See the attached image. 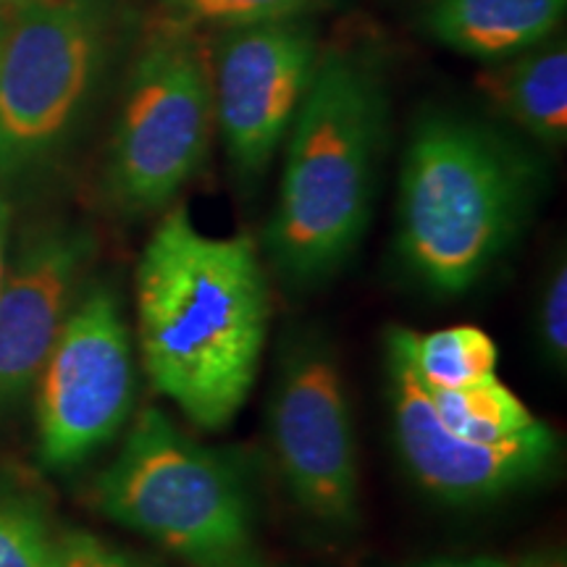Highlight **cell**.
<instances>
[{"instance_id":"17","label":"cell","mask_w":567,"mask_h":567,"mask_svg":"<svg viewBox=\"0 0 567 567\" xmlns=\"http://www.w3.org/2000/svg\"><path fill=\"white\" fill-rule=\"evenodd\" d=\"M53 544L55 536L38 507L0 494V567H48Z\"/></svg>"},{"instance_id":"4","label":"cell","mask_w":567,"mask_h":567,"mask_svg":"<svg viewBox=\"0 0 567 567\" xmlns=\"http://www.w3.org/2000/svg\"><path fill=\"white\" fill-rule=\"evenodd\" d=\"M122 42L116 0L0 9V176L38 172L69 145Z\"/></svg>"},{"instance_id":"20","label":"cell","mask_w":567,"mask_h":567,"mask_svg":"<svg viewBox=\"0 0 567 567\" xmlns=\"http://www.w3.org/2000/svg\"><path fill=\"white\" fill-rule=\"evenodd\" d=\"M415 567H513L507 559L494 557V555H473V557H442V559H429Z\"/></svg>"},{"instance_id":"23","label":"cell","mask_w":567,"mask_h":567,"mask_svg":"<svg viewBox=\"0 0 567 567\" xmlns=\"http://www.w3.org/2000/svg\"><path fill=\"white\" fill-rule=\"evenodd\" d=\"M218 567H271V565H264V563H255V559L247 555V557H239V559H231V563L226 565H218Z\"/></svg>"},{"instance_id":"10","label":"cell","mask_w":567,"mask_h":567,"mask_svg":"<svg viewBox=\"0 0 567 567\" xmlns=\"http://www.w3.org/2000/svg\"><path fill=\"white\" fill-rule=\"evenodd\" d=\"M394 436L408 471L425 492L450 505L499 499L542 478L559 452L555 431L538 421L526 434L499 444L465 442L444 429L429 392L400 352L386 344Z\"/></svg>"},{"instance_id":"21","label":"cell","mask_w":567,"mask_h":567,"mask_svg":"<svg viewBox=\"0 0 567 567\" xmlns=\"http://www.w3.org/2000/svg\"><path fill=\"white\" fill-rule=\"evenodd\" d=\"M9 224H11V208L6 197L0 195V279L6 271V245H9Z\"/></svg>"},{"instance_id":"8","label":"cell","mask_w":567,"mask_h":567,"mask_svg":"<svg viewBox=\"0 0 567 567\" xmlns=\"http://www.w3.org/2000/svg\"><path fill=\"white\" fill-rule=\"evenodd\" d=\"M213 116L234 174L266 176L313 82L321 42L310 17L218 30L208 45Z\"/></svg>"},{"instance_id":"5","label":"cell","mask_w":567,"mask_h":567,"mask_svg":"<svg viewBox=\"0 0 567 567\" xmlns=\"http://www.w3.org/2000/svg\"><path fill=\"white\" fill-rule=\"evenodd\" d=\"M95 488L105 517L195 567L250 555L252 505L243 481L163 410H142Z\"/></svg>"},{"instance_id":"6","label":"cell","mask_w":567,"mask_h":567,"mask_svg":"<svg viewBox=\"0 0 567 567\" xmlns=\"http://www.w3.org/2000/svg\"><path fill=\"white\" fill-rule=\"evenodd\" d=\"M210 53L200 30L166 19L126 74L105 158V193L126 216L166 210L210 153Z\"/></svg>"},{"instance_id":"14","label":"cell","mask_w":567,"mask_h":567,"mask_svg":"<svg viewBox=\"0 0 567 567\" xmlns=\"http://www.w3.org/2000/svg\"><path fill=\"white\" fill-rule=\"evenodd\" d=\"M405 358L410 371L423 389H457L496 375L499 347L484 329L452 326V329L417 334L410 329H392L386 337Z\"/></svg>"},{"instance_id":"19","label":"cell","mask_w":567,"mask_h":567,"mask_svg":"<svg viewBox=\"0 0 567 567\" xmlns=\"http://www.w3.org/2000/svg\"><path fill=\"white\" fill-rule=\"evenodd\" d=\"M48 567H147L126 551L111 547L103 538L84 534V530H69L55 536L53 557Z\"/></svg>"},{"instance_id":"18","label":"cell","mask_w":567,"mask_h":567,"mask_svg":"<svg viewBox=\"0 0 567 567\" xmlns=\"http://www.w3.org/2000/svg\"><path fill=\"white\" fill-rule=\"evenodd\" d=\"M538 334L551 365L565 371L567 365V266L559 260L549 274L542 295V313H538Z\"/></svg>"},{"instance_id":"22","label":"cell","mask_w":567,"mask_h":567,"mask_svg":"<svg viewBox=\"0 0 567 567\" xmlns=\"http://www.w3.org/2000/svg\"><path fill=\"white\" fill-rule=\"evenodd\" d=\"M513 567H565V557L563 555H549V557H530L523 565H513Z\"/></svg>"},{"instance_id":"24","label":"cell","mask_w":567,"mask_h":567,"mask_svg":"<svg viewBox=\"0 0 567 567\" xmlns=\"http://www.w3.org/2000/svg\"><path fill=\"white\" fill-rule=\"evenodd\" d=\"M17 3H27V0H0V9H9V6H17Z\"/></svg>"},{"instance_id":"11","label":"cell","mask_w":567,"mask_h":567,"mask_svg":"<svg viewBox=\"0 0 567 567\" xmlns=\"http://www.w3.org/2000/svg\"><path fill=\"white\" fill-rule=\"evenodd\" d=\"M95 255V237L74 224H45L19 247L0 279V410L38 381Z\"/></svg>"},{"instance_id":"7","label":"cell","mask_w":567,"mask_h":567,"mask_svg":"<svg viewBox=\"0 0 567 567\" xmlns=\"http://www.w3.org/2000/svg\"><path fill=\"white\" fill-rule=\"evenodd\" d=\"M38 450L48 471H69L109 444L132 417L137 371L122 302L92 287L63 321L34 381Z\"/></svg>"},{"instance_id":"2","label":"cell","mask_w":567,"mask_h":567,"mask_svg":"<svg viewBox=\"0 0 567 567\" xmlns=\"http://www.w3.org/2000/svg\"><path fill=\"white\" fill-rule=\"evenodd\" d=\"M389 95L363 48H321L308 95L284 140L266 252L281 279L316 287L363 243L373 218Z\"/></svg>"},{"instance_id":"1","label":"cell","mask_w":567,"mask_h":567,"mask_svg":"<svg viewBox=\"0 0 567 567\" xmlns=\"http://www.w3.org/2000/svg\"><path fill=\"white\" fill-rule=\"evenodd\" d=\"M137 329L147 379L205 431L247 405L271 326V289L247 234L213 237L172 205L137 264Z\"/></svg>"},{"instance_id":"13","label":"cell","mask_w":567,"mask_h":567,"mask_svg":"<svg viewBox=\"0 0 567 567\" xmlns=\"http://www.w3.org/2000/svg\"><path fill=\"white\" fill-rule=\"evenodd\" d=\"M481 90L502 116L549 147L567 140V45L547 40L542 45L496 61L481 76Z\"/></svg>"},{"instance_id":"12","label":"cell","mask_w":567,"mask_h":567,"mask_svg":"<svg viewBox=\"0 0 567 567\" xmlns=\"http://www.w3.org/2000/svg\"><path fill=\"white\" fill-rule=\"evenodd\" d=\"M567 0H431L429 38L467 59L496 63L551 40Z\"/></svg>"},{"instance_id":"9","label":"cell","mask_w":567,"mask_h":567,"mask_svg":"<svg viewBox=\"0 0 567 567\" xmlns=\"http://www.w3.org/2000/svg\"><path fill=\"white\" fill-rule=\"evenodd\" d=\"M276 463L289 494L323 526L360 517V471L350 400L337 358L302 337L284 354L268 413Z\"/></svg>"},{"instance_id":"15","label":"cell","mask_w":567,"mask_h":567,"mask_svg":"<svg viewBox=\"0 0 567 567\" xmlns=\"http://www.w3.org/2000/svg\"><path fill=\"white\" fill-rule=\"evenodd\" d=\"M439 421L450 434L476 444H499L534 429L538 417L507 384L488 375L457 389H425Z\"/></svg>"},{"instance_id":"16","label":"cell","mask_w":567,"mask_h":567,"mask_svg":"<svg viewBox=\"0 0 567 567\" xmlns=\"http://www.w3.org/2000/svg\"><path fill=\"white\" fill-rule=\"evenodd\" d=\"M326 0H158L166 19L203 30H226V27L252 24L289 17H310V11Z\"/></svg>"},{"instance_id":"3","label":"cell","mask_w":567,"mask_h":567,"mask_svg":"<svg viewBox=\"0 0 567 567\" xmlns=\"http://www.w3.org/2000/svg\"><path fill=\"white\" fill-rule=\"evenodd\" d=\"M542 166L507 134L463 113H425L400 168L396 247L425 287L463 295L530 218Z\"/></svg>"}]
</instances>
